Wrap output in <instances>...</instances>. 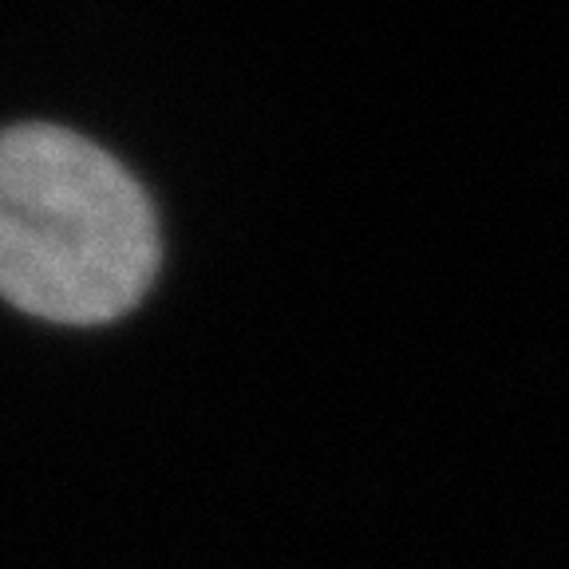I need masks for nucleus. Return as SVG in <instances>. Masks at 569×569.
<instances>
[{"mask_svg":"<svg viewBox=\"0 0 569 569\" xmlns=\"http://www.w3.org/2000/svg\"><path fill=\"white\" fill-rule=\"evenodd\" d=\"M159 273V218L119 159L52 123L0 131V297L52 325L127 317Z\"/></svg>","mask_w":569,"mask_h":569,"instance_id":"nucleus-1","label":"nucleus"}]
</instances>
